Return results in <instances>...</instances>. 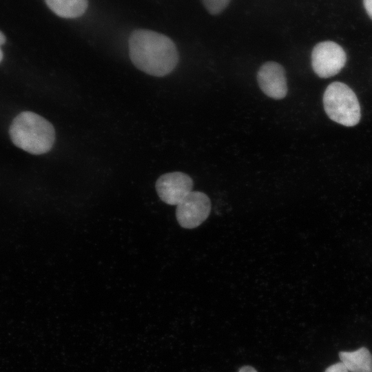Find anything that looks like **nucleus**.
<instances>
[{
    "mask_svg": "<svg viewBox=\"0 0 372 372\" xmlns=\"http://www.w3.org/2000/svg\"><path fill=\"white\" fill-rule=\"evenodd\" d=\"M129 55L140 70L154 76H164L176 67L179 55L167 36L146 29L134 30L128 39Z\"/></svg>",
    "mask_w": 372,
    "mask_h": 372,
    "instance_id": "f257e3e1",
    "label": "nucleus"
},
{
    "mask_svg": "<svg viewBox=\"0 0 372 372\" xmlns=\"http://www.w3.org/2000/svg\"><path fill=\"white\" fill-rule=\"evenodd\" d=\"M9 134L17 147L34 155L47 153L55 141V130L51 123L28 111L21 112L13 119Z\"/></svg>",
    "mask_w": 372,
    "mask_h": 372,
    "instance_id": "f03ea898",
    "label": "nucleus"
},
{
    "mask_svg": "<svg viewBox=\"0 0 372 372\" xmlns=\"http://www.w3.org/2000/svg\"><path fill=\"white\" fill-rule=\"evenodd\" d=\"M159 198L165 203L177 205L192 191V178L180 172L164 174L155 185Z\"/></svg>",
    "mask_w": 372,
    "mask_h": 372,
    "instance_id": "423d86ee",
    "label": "nucleus"
},
{
    "mask_svg": "<svg viewBox=\"0 0 372 372\" xmlns=\"http://www.w3.org/2000/svg\"><path fill=\"white\" fill-rule=\"evenodd\" d=\"M45 1L54 13L66 19L81 17L88 6V0H45Z\"/></svg>",
    "mask_w": 372,
    "mask_h": 372,
    "instance_id": "1a4fd4ad",
    "label": "nucleus"
},
{
    "mask_svg": "<svg viewBox=\"0 0 372 372\" xmlns=\"http://www.w3.org/2000/svg\"><path fill=\"white\" fill-rule=\"evenodd\" d=\"M324 109L332 121L347 126L357 125L361 118L360 106L355 92L345 83L333 82L323 95Z\"/></svg>",
    "mask_w": 372,
    "mask_h": 372,
    "instance_id": "7ed1b4c3",
    "label": "nucleus"
},
{
    "mask_svg": "<svg viewBox=\"0 0 372 372\" xmlns=\"http://www.w3.org/2000/svg\"><path fill=\"white\" fill-rule=\"evenodd\" d=\"M339 358L349 372H372V355L366 347L340 351Z\"/></svg>",
    "mask_w": 372,
    "mask_h": 372,
    "instance_id": "6e6552de",
    "label": "nucleus"
},
{
    "mask_svg": "<svg viewBox=\"0 0 372 372\" xmlns=\"http://www.w3.org/2000/svg\"><path fill=\"white\" fill-rule=\"evenodd\" d=\"M324 372H349L344 365L340 362L327 367Z\"/></svg>",
    "mask_w": 372,
    "mask_h": 372,
    "instance_id": "9b49d317",
    "label": "nucleus"
},
{
    "mask_svg": "<svg viewBox=\"0 0 372 372\" xmlns=\"http://www.w3.org/2000/svg\"><path fill=\"white\" fill-rule=\"evenodd\" d=\"M210 211L209 197L201 192L192 191L177 205L176 220L182 227L194 229L208 218Z\"/></svg>",
    "mask_w": 372,
    "mask_h": 372,
    "instance_id": "39448f33",
    "label": "nucleus"
},
{
    "mask_svg": "<svg viewBox=\"0 0 372 372\" xmlns=\"http://www.w3.org/2000/svg\"><path fill=\"white\" fill-rule=\"evenodd\" d=\"M238 372H258V371L252 366H244L240 369Z\"/></svg>",
    "mask_w": 372,
    "mask_h": 372,
    "instance_id": "ddd939ff",
    "label": "nucleus"
},
{
    "mask_svg": "<svg viewBox=\"0 0 372 372\" xmlns=\"http://www.w3.org/2000/svg\"><path fill=\"white\" fill-rule=\"evenodd\" d=\"M2 59H3V52H2V50L0 48V63L2 61Z\"/></svg>",
    "mask_w": 372,
    "mask_h": 372,
    "instance_id": "4468645a",
    "label": "nucleus"
},
{
    "mask_svg": "<svg viewBox=\"0 0 372 372\" xmlns=\"http://www.w3.org/2000/svg\"><path fill=\"white\" fill-rule=\"evenodd\" d=\"M207 11L211 15L221 14L228 6L231 0H201Z\"/></svg>",
    "mask_w": 372,
    "mask_h": 372,
    "instance_id": "9d476101",
    "label": "nucleus"
},
{
    "mask_svg": "<svg viewBox=\"0 0 372 372\" xmlns=\"http://www.w3.org/2000/svg\"><path fill=\"white\" fill-rule=\"evenodd\" d=\"M257 80L261 90L267 96L279 100L287 94V82L284 68L278 63L268 61L259 68Z\"/></svg>",
    "mask_w": 372,
    "mask_h": 372,
    "instance_id": "0eeeda50",
    "label": "nucleus"
},
{
    "mask_svg": "<svg viewBox=\"0 0 372 372\" xmlns=\"http://www.w3.org/2000/svg\"><path fill=\"white\" fill-rule=\"evenodd\" d=\"M363 5L366 13L372 19V0H363Z\"/></svg>",
    "mask_w": 372,
    "mask_h": 372,
    "instance_id": "f8f14e48",
    "label": "nucleus"
},
{
    "mask_svg": "<svg viewBox=\"0 0 372 372\" xmlns=\"http://www.w3.org/2000/svg\"><path fill=\"white\" fill-rule=\"evenodd\" d=\"M311 59L314 72L320 78H329L338 74L344 68L347 55L340 45L326 41L313 47Z\"/></svg>",
    "mask_w": 372,
    "mask_h": 372,
    "instance_id": "20e7f679",
    "label": "nucleus"
}]
</instances>
